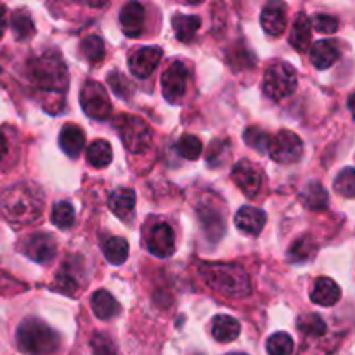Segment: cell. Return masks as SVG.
Segmentation results:
<instances>
[{
	"label": "cell",
	"instance_id": "6da1fadb",
	"mask_svg": "<svg viewBox=\"0 0 355 355\" xmlns=\"http://www.w3.org/2000/svg\"><path fill=\"white\" fill-rule=\"evenodd\" d=\"M44 210V193L31 182H17L0 194V211L14 225L31 224Z\"/></svg>",
	"mask_w": 355,
	"mask_h": 355
},
{
	"label": "cell",
	"instance_id": "7a4b0ae2",
	"mask_svg": "<svg viewBox=\"0 0 355 355\" xmlns=\"http://www.w3.org/2000/svg\"><path fill=\"white\" fill-rule=\"evenodd\" d=\"M200 274L208 288L231 298H243L252 291V283L241 266L220 262H203Z\"/></svg>",
	"mask_w": 355,
	"mask_h": 355
},
{
	"label": "cell",
	"instance_id": "3957f363",
	"mask_svg": "<svg viewBox=\"0 0 355 355\" xmlns=\"http://www.w3.org/2000/svg\"><path fill=\"white\" fill-rule=\"evenodd\" d=\"M16 342L26 355H51L61 345L58 333L37 318H26L17 326Z\"/></svg>",
	"mask_w": 355,
	"mask_h": 355
},
{
	"label": "cell",
	"instance_id": "277c9868",
	"mask_svg": "<svg viewBox=\"0 0 355 355\" xmlns=\"http://www.w3.org/2000/svg\"><path fill=\"white\" fill-rule=\"evenodd\" d=\"M30 76L37 89L44 92L61 96L68 89V69L58 54L47 52L33 59L30 64Z\"/></svg>",
	"mask_w": 355,
	"mask_h": 355
},
{
	"label": "cell",
	"instance_id": "5b68a950",
	"mask_svg": "<svg viewBox=\"0 0 355 355\" xmlns=\"http://www.w3.org/2000/svg\"><path fill=\"white\" fill-rule=\"evenodd\" d=\"M114 128L120 134L125 148L130 153L141 155L151 146V130L142 118L132 114H120L113 121Z\"/></svg>",
	"mask_w": 355,
	"mask_h": 355
},
{
	"label": "cell",
	"instance_id": "8992f818",
	"mask_svg": "<svg viewBox=\"0 0 355 355\" xmlns=\"http://www.w3.org/2000/svg\"><path fill=\"white\" fill-rule=\"evenodd\" d=\"M297 73L286 62H276V64L269 66L263 75V92L274 101L290 97L297 90Z\"/></svg>",
	"mask_w": 355,
	"mask_h": 355
},
{
	"label": "cell",
	"instance_id": "52a82bcc",
	"mask_svg": "<svg viewBox=\"0 0 355 355\" xmlns=\"http://www.w3.org/2000/svg\"><path fill=\"white\" fill-rule=\"evenodd\" d=\"M85 284V270H83L82 257L71 255L62 260L61 267L55 272V279L52 288L59 293H64L68 297H75L80 293L82 286Z\"/></svg>",
	"mask_w": 355,
	"mask_h": 355
},
{
	"label": "cell",
	"instance_id": "ba28073f",
	"mask_svg": "<svg viewBox=\"0 0 355 355\" xmlns=\"http://www.w3.org/2000/svg\"><path fill=\"white\" fill-rule=\"evenodd\" d=\"M267 151L276 163L291 165V163H297L304 155V142L295 132L279 130L274 137H270Z\"/></svg>",
	"mask_w": 355,
	"mask_h": 355
},
{
	"label": "cell",
	"instance_id": "9c48e42d",
	"mask_svg": "<svg viewBox=\"0 0 355 355\" xmlns=\"http://www.w3.org/2000/svg\"><path fill=\"white\" fill-rule=\"evenodd\" d=\"M80 104H82V110L85 111L87 116L92 118V120L104 121L111 114V101L107 97L106 89L94 80H90L82 87Z\"/></svg>",
	"mask_w": 355,
	"mask_h": 355
},
{
	"label": "cell",
	"instance_id": "30bf717a",
	"mask_svg": "<svg viewBox=\"0 0 355 355\" xmlns=\"http://www.w3.org/2000/svg\"><path fill=\"white\" fill-rule=\"evenodd\" d=\"M189 66L182 61H173L162 75L163 96L168 103H179L184 97L189 80Z\"/></svg>",
	"mask_w": 355,
	"mask_h": 355
},
{
	"label": "cell",
	"instance_id": "8fae6325",
	"mask_svg": "<svg viewBox=\"0 0 355 355\" xmlns=\"http://www.w3.org/2000/svg\"><path fill=\"white\" fill-rule=\"evenodd\" d=\"M146 246L158 259H168L175 252V234L166 222H155L146 232Z\"/></svg>",
	"mask_w": 355,
	"mask_h": 355
},
{
	"label": "cell",
	"instance_id": "7c38bea8",
	"mask_svg": "<svg viewBox=\"0 0 355 355\" xmlns=\"http://www.w3.org/2000/svg\"><path fill=\"white\" fill-rule=\"evenodd\" d=\"M231 179L246 198L253 200L262 187V172L250 159H239L231 170Z\"/></svg>",
	"mask_w": 355,
	"mask_h": 355
},
{
	"label": "cell",
	"instance_id": "4fadbf2b",
	"mask_svg": "<svg viewBox=\"0 0 355 355\" xmlns=\"http://www.w3.org/2000/svg\"><path fill=\"white\" fill-rule=\"evenodd\" d=\"M21 252L33 262L49 263L58 253V245H55V239L47 232H35L24 239Z\"/></svg>",
	"mask_w": 355,
	"mask_h": 355
},
{
	"label": "cell",
	"instance_id": "5bb4252c",
	"mask_svg": "<svg viewBox=\"0 0 355 355\" xmlns=\"http://www.w3.org/2000/svg\"><path fill=\"white\" fill-rule=\"evenodd\" d=\"M163 51L156 45H148V47H139L128 55V68L137 78H148L155 71L156 66L162 61Z\"/></svg>",
	"mask_w": 355,
	"mask_h": 355
},
{
	"label": "cell",
	"instance_id": "9a60e30c",
	"mask_svg": "<svg viewBox=\"0 0 355 355\" xmlns=\"http://www.w3.org/2000/svg\"><path fill=\"white\" fill-rule=\"evenodd\" d=\"M263 31L270 37H281L286 30V6L281 2L267 3L260 16Z\"/></svg>",
	"mask_w": 355,
	"mask_h": 355
},
{
	"label": "cell",
	"instance_id": "2e32d148",
	"mask_svg": "<svg viewBox=\"0 0 355 355\" xmlns=\"http://www.w3.org/2000/svg\"><path fill=\"white\" fill-rule=\"evenodd\" d=\"M120 23L123 28V33L127 37L137 38L144 30L146 23V10L144 6L139 2L125 3L123 9L120 10Z\"/></svg>",
	"mask_w": 355,
	"mask_h": 355
},
{
	"label": "cell",
	"instance_id": "e0dca14e",
	"mask_svg": "<svg viewBox=\"0 0 355 355\" xmlns=\"http://www.w3.org/2000/svg\"><path fill=\"white\" fill-rule=\"evenodd\" d=\"M236 227L250 236H259L263 231L267 222L266 211L255 207H243L234 217Z\"/></svg>",
	"mask_w": 355,
	"mask_h": 355
},
{
	"label": "cell",
	"instance_id": "ac0fdd59",
	"mask_svg": "<svg viewBox=\"0 0 355 355\" xmlns=\"http://www.w3.org/2000/svg\"><path fill=\"white\" fill-rule=\"evenodd\" d=\"M342 298V290L329 277H319L311 291V300L321 307H333Z\"/></svg>",
	"mask_w": 355,
	"mask_h": 355
},
{
	"label": "cell",
	"instance_id": "d6986e66",
	"mask_svg": "<svg viewBox=\"0 0 355 355\" xmlns=\"http://www.w3.org/2000/svg\"><path fill=\"white\" fill-rule=\"evenodd\" d=\"M340 59V47L335 40H318L311 49V61L318 69H328Z\"/></svg>",
	"mask_w": 355,
	"mask_h": 355
},
{
	"label": "cell",
	"instance_id": "ffe728a7",
	"mask_svg": "<svg viewBox=\"0 0 355 355\" xmlns=\"http://www.w3.org/2000/svg\"><path fill=\"white\" fill-rule=\"evenodd\" d=\"M59 146L66 156L69 158H76L82 153L83 146H85V134L82 128L75 123H68L62 127L61 134H59Z\"/></svg>",
	"mask_w": 355,
	"mask_h": 355
},
{
	"label": "cell",
	"instance_id": "44dd1931",
	"mask_svg": "<svg viewBox=\"0 0 355 355\" xmlns=\"http://www.w3.org/2000/svg\"><path fill=\"white\" fill-rule=\"evenodd\" d=\"M135 207V193L128 187H118L110 196V208L118 218L128 220L134 214Z\"/></svg>",
	"mask_w": 355,
	"mask_h": 355
},
{
	"label": "cell",
	"instance_id": "7402d4cb",
	"mask_svg": "<svg viewBox=\"0 0 355 355\" xmlns=\"http://www.w3.org/2000/svg\"><path fill=\"white\" fill-rule=\"evenodd\" d=\"M239 333H241V324L238 322V319L231 318V315H217L211 322V335L220 343L234 342Z\"/></svg>",
	"mask_w": 355,
	"mask_h": 355
},
{
	"label": "cell",
	"instance_id": "603a6c76",
	"mask_svg": "<svg viewBox=\"0 0 355 355\" xmlns=\"http://www.w3.org/2000/svg\"><path fill=\"white\" fill-rule=\"evenodd\" d=\"M312 42V24L311 19L305 12H300L295 19L293 28H291L290 33V44L293 45V49H297L298 52L307 51L309 45Z\"/></svg>",
	"mask_w": 355,
	"mask_h": 355
},
{
	"label": "cell",
	"instance_id": "cb8c5ba5",
	"mask_svg": "<svg viewBox=\"0 0 355 355\" xmlns=\"http://www.w3.org/2000/svg\"><path fill=\"white\" fill-rule=\"evenodd\" d=\"M92 311L94 314L97 315L103 321H107V319H113L114 315L120 314V304L114 300L113 295L106 290H97L96 293L92 295Z\"/></svg>",
	"mask_w": 355,
	"mask_h": 355
},
{
	"label": "cell",
	"instance_id": "d4e9b609",
	"mask_svg": "<svg viewBox=\"0 0 355 355\" xmlns=\"http://www.w3.org/2000/svg\"><path fill=\"white\" fill-rule=\"evenodd\" d=\"M300 201L309 210H324L329 205L328 191L319 182L312 180L300 191Z\"/></svg>",
	"mask_w": 355,
	"mask_h": 355
},
{
	"label": "cell",
	"instance_id": "484cf974",
	"mask_svg": "<svg viewBox=\"0 0 355 355\" xmlns=\"http://www.w3.org/2000/svg\"><path fill=\"white\" fill-rule=\"evenodd\" d=\"M198 215H200L201 225H203V231L208 238L220 239L225 232V225H224V218L220 217L217 210L210 207H200L198 208Z\"/></svg>",
	"mask_w": 355,
	"mask_h": 355
},
{
	"label": "cell",
	"instance_id": "4316f807",
	"mask_svg": "<svg viewBox=\"0 0 355 355\" xmlns=\"http://www.w3.org/2000/svg\"><path fill=\"white\" fill-rule=\"evenodd\" d=\"M173 31H175V37L180 42L187 44V42L193 40L196 37L198 30L201 26V19L198 16H187V14H175L172 19Z\"/></svg>",
	"mask_w": 355,
	"mask_h": 355
},
{
	"label": "cell",
	"instance_id": "83f0119b",
	"mask_svg": "<svg viewBox=\"0 0 355 355\" xmlns=\"http://www.w3.org/2000/svg\"><path fill=\"white\" fill-rule=\"evenodd\" d=\"M298 329L305 335V340H321L326 338L328 324L322 321L319 314H305L298 319Z\"/></svg>",
	"mask_w": 355,
	"mask_h": 355
},
{
	"label": "cell",
	"instance_id": "f1b7e54d",
	"mask_svg": "<svg viewBox=\"0 0 355 355\" xmlns=\"http://www.w3.org/2000/svg\"><path fill=\"white\" fill-rule=\"evenodd\" d=\"M87 162L89 165L96 166V168H104L113 162V149H111L110 142L97 139L87 149Z\"/></svg>",
	"mask_w": 355,
	"mask_h": 355
},
{
	"label": "cell",
	"instance_id": "f546056e",
	"mask_svg": "<svg viewBox=\"0 0 355 355\" xmlns=\"http://www.w3.org/2000/svg\"><path fill=\"white\" fill-rule=\"evenodd\" d=\"M315 253H318V245L314 243V239H312L311 236H304V238L297 239V241L290 246L288 259L293 263H305L311 259H314Z\"/></svg>",
	"mask_w": 355,
	"mask_h": 355
},
{
	"label": "cell",
	"instance_id": "4dcf8cb0",
	"mask_svg": "<svg viewBox=\"0 0 355 355\" xmlns=\"http://www.w3.org/2000/svg\"><path fill=\"white\" fill-rule=\"evenodd\" d=\"M128 241L123 238H107L103 243V253L113 266H120L128 259Z\"/></svg>",
	"mask_w": 355,
	"mask_h": 355
},
{
	"label": "cell",
	"instance_id": "1f68e13d",
	"mask_svg": "<svg viewBox=\"0 0 355 355\" xmlns=\"http://www.w3.org/2000/svg\"><path fill=\"white\" fill-rule=\"evenodd\" d=\"M10 26H12L14 37L19 42L28 40V38H31L35 35L33 21H31V17L24 10H17V12L12 14V17H10Z\"/></svg>",
	"mask_w": 355,
	"mask_h": 355
},
{
	"label": "cell",
	"instance_id": "d6a6232c",
	"mask_svg": "<svg viewBox=\"0 0 355 355\" xmlns=\"http://www.w3.org/2000/svg\"><path fill=\"white\" fill-rule=\"evenodd\" d=\"M52 222L59 229H69L75 224V208L69 201H59L52 208Z\"/></svg>",
	"mask_w": 355,
	"mask_h": 355
},
{
	"label": "cell",
	"instance_id": "836d02e7",
	"mask_svg": "<svg viewBox=\"0 0 355 355\" xmlns=\"http://www.w3.org/2000/svg\"><path fill=\"white\" fill-rule=\"evenodd\" d=\"M175 148H177V153H179L182 158L191 159V162L200 158L201 153H203V144H201L200 139H198L196 135H189V134H184L182 137L179 139Z\"/></svg>",
	"mask_w": 355,
	"mask_h": 355
},
{
	"label": "cell",
	"instance_id": "e575fe53",
	"mask_svg": "<svg viewBox=\"0 0 355 355\" xmlns=\"http://www.w3.org/2000/svg\"><path fill=\"white\" fill-rule=\"evenodd\" d=\"M82 54L85 55L87 61L90 62H99L103 61L106 49H104L103 38L97 35H89L82 40Z\"/></svg>",
	"mask_w": 355,
	"mask_h": 355
},
{
	"label": "cell",
	"instance_id": "d590c367",
	"mask_svg": "<svg viewBox=\"0 0 355 355\" xmlns=\"http://www.w3.org/2000/svg\"><path fill=\"white\" fill-rule=\"evenodd\" d=\"M295 343L288 333H276L267 340V354L269 355H291Z\"/></svg>",
	"mask_w": 355,
	"mask_h": 355
},
{
	"label": "cell",
	"instance_id": "8d00e7d4",
	"mask_svg": "<svg viewBox=\"0 0 355 355\" xmlns=\"http://www.w3.org/2000/svg\"><path fill=\"white\" fill-rule=\"evenodd\" d=\"M243 139H245V142L250 146V148L257 149V151H267V149H269L270 135L267 134L263 128H259V127L246 128L245 134H243Z\"/></svg>",
	"mask_w": 355,
	"mask_h": 355
},
{
	"label": "cell",
	"instance_id": "74e56055",
	"mask_svg": "<svg viewBox=\"0 0 355 355\" xmlns=\"http://www.w3.org/2000/svg\"><path fill=\"white\" fill-rule=\"evenodd\" d=\"M229 156V142L222 141V139H215L211 141V144L208 146V153H207V163L215 168V166H220L222 163L227 159Z\"/></svg>",
	"mask_w": 355,
	"mask_h": 355
},
{
	"label": "cell",
	"instance_id": "f35d334b",
	"mask_svg": "<svg viewBox=\"0 0 355 355\" xmlns=\"http://www.w3.org/2000/svg\"><path fill=\"white\" fill-rule=\"evenodd\" d=\"M335 191L345 198H354L355 194V173L352 166H347L335 180Z\"/></svg>",
	"mask_w": 355,
	"mask_h": 355
},
{
	"label": "cell",
	"instance_id": "ab89813d",
	"mask_svg": "<svg viewBox=\"0 0 355 355\" xmlns=\"http://www.w3.org/2000/svg\"><path fill=\"white\" fill-rule=\"evenodd\" d=\"M90 349H92V355H118L116 345L104 333H96L92 336V340H90Z\"/></svg>",
	"mask_w": 355,
	"mask_h": 355
},
{
	"label": "cell",
	"instance_id": "60d3db41",
	"mask_svg": "<svg viewBox=\"0 0 355 355\" xmlns=\"http://www.w3.org/2000/svg\"><path fill=\"white\" fill-rule=\"evenodd\" d=\"M312 26L315 28V31L319 33H335L338 30V19L329 14H315L314 19L311 21Z\"/></svg>",
	"mask_w": 355,
	"mask_h": 355
},
{
	"label": "cell",
	"instance_id": "b9f144b4",
	"mask_svg": "<svg viewBox=\"0 0 355 355\" xmlns=\"http://www.w3.org/2000/svg\"><path fill=\"white\" fill-rule=\"evenodd\" d=\"M107 83L111 85V89H113V92L116 94V96L123 97V99H128V94H130V83H128V80L125 78L121 73L118 71H113L110 76H107Z\"/></svg>",
	"mask_w": 355,
	"mask_h": 355
},
{
	"label": "cell",
	"instance_id": "7bdbcfd3",
	"mask_svg": "<svg viewBox=\"0 0 355 355\" xmlns=\"http://www.w3.org/2000/svg\"><path fill=\"white\" fill-rule=\"evenodd\" d=\"M6 28H7V10L6 7L0 6V40H2L3 33H6Z\"/></svg>",
	"mask_w": 355,
	"mask_h": 355
},
{
	"label": "cell",
	"instance_id": "ee69618b",
	"mask_svg": "<svg viewBox=\"0 0 355 355\" xmlns=\"http://www.w3.org/2000/svg\"><path fill=\"white\" fill-rule=\"evenodd\" d=\"M6 153H7V139H6V135L0 132V159L6 156Z\"/></svg>",
	"mask_w": 355,
	"mask_h": 355
},
{
	"label": "cell",
	"instance_id": "f6af8a7d",
	"mask_svg": "<svg viewBox=\"0 0 355 355\" xmlns=\"http://www.w3.org/2000/svg\"><path fill=\"white\" fill-rule=\"evenodd\" d=\"M227 355H246V354H239V352H236V354H227Z\"/></svg>",
	"mask_w": 355,
	"mask_h": 355
}]
</instances>
